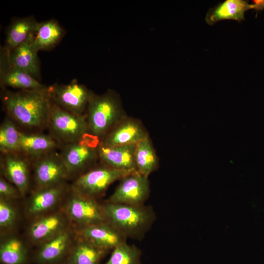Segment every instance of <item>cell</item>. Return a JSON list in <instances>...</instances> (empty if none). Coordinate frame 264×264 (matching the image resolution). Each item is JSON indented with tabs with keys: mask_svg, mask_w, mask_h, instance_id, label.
Here are the masks:
<instances>
[{
	"mask_svg": "<svg viewBox=\"0 0 264 264\" xmlns=\"http://www.w3.org/2000/svg\"><path fill=\"white\" fill-rule=\"evenodd\" d=\"M60 144L50 134L21 132L20 153L31 160L60 149Z\"/></svg>",
	"mask_w": 264,
	"mask_h": 264,
	"instance_id": "20",
	"label": "cell"
},
{
	"mask_svg": "<svg viewBox=\"0 0 264 264\" xmlns=\"http://www.w3.org/2000/svg\"><path fill=\"white\" fill-rule=\"evenodd\" d=\"M36 33L28 38L10 53H8L10 64L13 66L29 74L40 81V66L38 51L34 44Z\"/></svg>",
	"mask_w": 264,
	"mask_h": 264,
	"instance_id": "19",
	"label": "cell"
},
{
	"mask_svg": "<svg viewBox=\"0 0 264 264\" xmlns=\"http://www.w3.org/2000/svg\"><path fill=\"white\" fill-rule=\"evenodd\" d=\"M18 189L4 177H0V198L14 201L22 198Z\"/></svg>",
	"mask_w": 264,
	"mask_h": 264,
	"instance_id": "30",
	"label": "cell"
},
{
	"mask_svg": "<svg viewBox=\"0 0 264 264\" xmlns=\"http://www.w3.org/2000/svg\"><path fill=\"white\" fill-rule=\"evenodd\" d=\"M251 9V4L242 0H227L210 10L205 21L212 25L216 22L226 19L242 21L244 19L245 12Z\"/></svg>",
	"mask_w": 264,
	"mask_h": 264,
	"instance_id": "24",
	"label": "cell"
},
{
	"mask_svg": "<svg viewBox=\"0 0 264 264\" xmlns=\"http://www.w3.org/2000/svg\"><path fill=\"white\" fill-rule=\"evenodd\" d=\"M135 162L137 171L147 176L158 167V158L151 140L149 137L135 144Z\"/></svg>",
	"mask_w": 264,
	"mask_h": 264,
	"instance_id": "26",
	"label": "cell"
},
{
	"mask_svg": "<svg viewBox=\"0 0 264 264\" xmlns=\"http://www.w3.org/2000/svg\"><path fill=\"white\" fill-rule=\"evenodd\" d=\"M99 142L87 135L78 141L61 146L59 153L70 178L77 177L93 167L98 159Z\"/></svg>",
	"mask_w": 264,
	"mask_h": 264,
	"instance_id": "7",
	"label": "cell"
},
{
	"mask_svg": "<svg viewBox=\"0 0 264 264\" xmlns=\"http://www.w3.org/2000/svg\"><path fill=\"white\" fill-rule=\"evenodd\" d=\"M85 115L88 135L100 141L125 115L119 96L113 90H109L103 94H93Z\"/></svg>",
	"mask_w": 264,
	"mask_h": 264,
	"instance_id": "3",
	"label": "cell"
},
{
	"mask_svg": "<svg viewBox=\"0 0 264 264\" xmlns=\"http://www.w3.org/2000/svg\"><path fill=\"white\" fill-rule=\"evenodd\" d=\"M30 220L27 230V237L30 243L37 246L72 226L61 208Z\"/></svg>",
	"mask_w": 264,
	"mask_h": 264,
	"instance_id": "10",
	"label": "cell"
},
{
	"mask_svg": "<svg viewBox=\"0 0 264 264\" xmlns=\"http://www.w3.org/2000/svg\"><path fill=\"white\" fill-rule=\"evenodd\" d=\"M132 173L115 169L100 163L76 177L70 187L81 196L97 199L112 183Z\"/></svg>",
	"mask_w": 264,
	"mask_h": 264,
	"instance_id": "4",
	"label": "cell"
},
{
	"mask_svg": "<svg viewBox=\"0 0 264 264\" xmlns=\"http://www.w3.org/2000/svg\"><path fill=\"white\" fill-rule=\"evenodd\" d=\"M141 252L133 244L122 243L113 250L105 264H141Z\"/></svg>",
	"mask_w": 264,
	"mask_h": 264,
	"instance_id": "28",
	"label": "cell"
},
{
	"mask_svg": "<svg viewBox=\"0 0 264 264\" xmlns=\"http://www.w3.org/2000/svg\"><path fill=\"white\" fill-rule=\"evenodd\" d=\"M120 181L107 201L130 205L144 204L150 192L148 176L135 172L123 177Z\"/></svg>",
	"mask_w": 264,
	"mask_h": 264,
	"instance_id": "11",
	"label": "cell"
},
{
	"mask_svg": "<svg viewBox=\"0 0 264 264\" xmlns=\"http://www.w3.org/2000/svg\"><path fill=\"white\" fill-rule=\"evenodd\" d=\"M61 208L75 228H81L106 221L102 203L81 196L70 189Z\"/></svg>",
	"mask_w": 264,
	"mask_h": 264,
	"instance_id": "6",
	"label": "cell"
},
{
	"mask_svg": "<svg viewBox=\"0 0 264 264\" xmlns=\"http://www.w3.org/2000/svg\"><path fill=\"white\" fill-rule=\"evenodd\" d=\"M70 189L66 182L52 186L35 189L24 207L25 216L30 220L55 210L63 201Z\"/></svg>",
	"mask_w": 264,
	"mask_h": 264,
	"instance_id": "12",
	"label": "cell"
},
{
	"mask_svg": "<svg viewBox=\"0 0 264 264\" xmlns=\"http://www.w3.org/2000/svg\"><path fill=\"white\" fill-rule=\"evenodd\" d=\"M39 23L33 15L14 19L6 31L4 49L10 53L36 33Z\"/></svg>",
	"mask_w": 264,
	"mask_h": 264,
	"instance_id": "22",
	"label": "cell"
},
{
	"mask_svg": "<svg viewBox=\"0 0 264 264\" xmlns=\"http://www.w3.org/2000/svg\"><path fill=\"white\" fill-rule=\"evenodd\" d=\"M4 235L0 243L1 264H26L29 252L25 243L11 233Z\"/></svg>",
	"mask_w": 264,
	"mask_h": 264,
	"instance_id": "23",
	"label": "cell"
},
{
	"mask_svg": "<svg viewBox=\"0 0 264 264\" xmlns=\"http://www.w3.org/2000/svg\"><path fill=\"white\" fill-rule=\"evenodd\" d=\"M31 160L35 189L63 183L70 178L59 153L56 151Z\"/></svg>",
	"mask_w": 264,
	"mask_h": 264,
	"instance_id": "9",
	"label": "cell"
},
{
	"mask_svg": "<svg viewBox=\"0 0 264 264\" xmlns=\"http://www.w3.org/2000/svg\"><path fill=\"white\" fill-rule=\"evenodd\" d=\"M149 136L138 120L125 115L100 142L110 146L135 144Z\"/></svg>",
	"mask_w": 264,
	"mask_h": 264,
	"instance_id": "16",
	"label": "cell"
},
{
	"mask_svg": "<svg viewBox=\"0 0 264 264\" xmlns=\"http://www.w3.org/2000/svg\"><path fill=\"white\" fill-rule=\"evenodd\" d=\"M74 231L77 237L108 251L127 242V238L107 221L83 228H74Z\"/></svg>",
	"mask_w": 264,
	"mask_h": 264,
	"instance_id": "17",
	"label": "cell"
},
{
	"mask_svg": "<svg viewBox=\"0 0 264 264\" xmlns=\"http://www.w3.org/2000/svg\"><path fill=\"white\" fill-rule=\"evenodd\" d=\"M12 201L0 198V228L2 234L11 233L17 223L18 213Z\"/></svg>",
	"mask_w": 264,
	"mask_h": 264,
	"instance_id": "29",
	"label": "cell"
},
{
	"mask_svg": "<svg viewBox=\"0 0 264 264\" xmlns=\"http://www.w3.org/2000/svg\"><path fill=\"white\" fill-rule=\"evenodd\" d=\"M21 132L17 124L10 117H5L0 126L1 153H20Z\"/></svg>",
	"mask_w": 264,
	"mask_h": 264,
	"instance_id": "27",
	"label": "cell"
},
{
	"mask_svg": "<svg viewBox=\"0 0 264 264\" xmlns=\"http://www.w3.org/2000/svg\"><path fill=\"white\" fill-rule=\"evenodd\" d=\"M254 4H251V9L257 10L264 9V0H254Z\"/></svg>",
	"mask_w": 264,
	"mask_h": 264,
	"instance_id": "31",
	"label": "cell"
},
{
	"mask_svg": "<svg viewBox=\"0 0 264 264\" xmlns=\"http://www.w3.org/2000/svg\"><path fill=\"white\" fill-rule=\"evenodd\" d=\"M106 221L127 239H143L155 220L151 206L130 205L106 201L102 203Z\"/></svg>",
	"mask_w": 264,
	"mask_h": 264,
	"instance_id": "2",
	"label": "cell"
},
{
	"mask_svg": "<svg viewBox=\"0 0 264 264\" xmlns=\"http://www.w3.org/2000/svg\"><path fill=\"white\" fill-rule=\"evenodd\" d=\"M0 176L14 184L22 198L28 192L30 182V159L20 153H1Z\"/></svg>",
	"mask_w": 264,
	"mask_h": 264,
	"instance_id": "13",
	"label": "cell"
},
{
	"mask_svg": "<svg viewBox=\"0 0 264 264\" xmlns=\"http://www.w3.org/2000/svg\"><path fill=\"white\" fill-rule=\"evenodd\" d=\"M52 102L70 113L85 115L89 101L94 94L85 86L73 80L67 84H54L48 87Z\"/></svg>",
	"mask_w": 264,
	"mask_h": 264,
	"instance_id": "8",
	"label": "cell"
},
{
	"mask_svg": "<svg viewBox=\"0 0 264 264\" xmlns=\"http://www.w3.org/2000/svg\"><path fill=\"white\" fill-rule=\"evenodd\" d=\"M135 144L110 146L99 141L97 145L98 159L100 163L115 169L138 172L134 158Z\"/></svg>",
	"mask_w": 264,
	"mask_h": 264,
	"instance_id": "18",
	"label": "cell"
},
{
	"mask_svg": "<svg viewBox=\"0 0 264 264\" xmlns=\"http://www.w3.org/2000/svg\"><path fill=\"white\" fill-rule=\"evenodd\" d=\"M47 128L49 133L60 144L81 140L88 135L86 115H77L66 111L52 102Z\"/></svg>",
	"mask_w": 264,
	"mask_h": 264,
	"instance_id": "5",
	"label": "cell"
},
{
	"mask_svg": "<svg viewBox=\"0 0 264 264\" xmlns=\"http://www.w3.org/2000/svg\"><path fill=\"white\" fill-rule=\"evenodd\" d=\"M109 252L76 236L73 244L63 264H100Z\"/></svg>",
	"mask_w": 264,
	"mask_h": 264,
	"instance_id": "21",
	"label": "cell"
},
{
	"mask_svg": "<svg viewBox=\"0 0 264 264\" xmlns=\"http://www.w3.org/2000/svg\"><path fill=\"white\" fill-rule=\"evenodd\" d=\"M65 34L63 28L54 19L39 22L34 37V46L38 52L52 49Z\"/></svg>",
	"mask_w": 264,
	"mask_h": 264,
	"instance_id": "25",
	"label": "cell"
},
{
	"mask_svg": "<svg viewBox=\"0 0 264 264\" xmlns=\"http://www.w3.org/2000/svg\"><path fill=\"white\" fill-rule=\"evenodd\" d=\"M72 226L39 245L34 256L36 264H58L63 262L75 239Z\"/></svg>",
	"mask_w": 264,
	"mask_h": 264,
	"instance_id": "14",
	"label": "cell"
},
{
	"mask_svg": "<svg viewBox=\"0 0 264 264\" xmlns=\"http://www.w3.org/2000/svg\"><path fill=\"white\" fill-rule=\"evenodd\" d=\"M0 85L1 88L10 87L18 90H42L48 88L29 74L12 66L3 46L0 47Z\"/></svg>",
	"mask_w": 264,
	"mask_h": 264,
	"instance_id": "15",
	"label": "cell"
},
{
	"mask_svg": "<svg viewBox=\"0 0 264 264\" xmlns=\"http://www.w3.org/2000/svg\"><path fill=\"white\" fill-rule=\"evenodd\" d=\"M1 89L3 106L17 124L31 130L47 128L52 105L48 87L42 90Z\"/></svg>",
	"mask_w": 264,
	"mask_h": 264,
	"instance_id": "1",
	"label": "cell"
}]
</instances>
